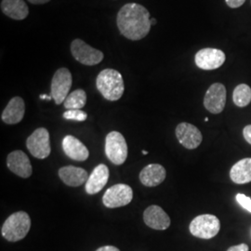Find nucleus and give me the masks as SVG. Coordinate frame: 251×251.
Segmentation results:
<instances>
[{
    "label": "nucleus",
    "mask_w": 251,
    "mask_h": 251,
    "mask_svg": "<svg viewBox=\"0 0 251 251\" xmlns=\"http://www.w3.org/2000/svg\"><path fill=\"white\" fill-rule=\"evenodd\" d=\"M117 25L120 34L129 40H141L151 29L150 13L144 6L136 3L124 5L117 14Z\"/></svg>",
    "instance_id": "obj_1"
},
{
    "label": "nucleus",
    "mask_w": 251,
    "mask_h": 251,
    "mask_svg": "<svg viewBox=\"0 0 251 251\" xmlns=\"http://www.w3.org/2000/svg\"><path fill=\"white\" fill-rule=\"evenodd\" d=\"M96 87L104 99L116 101L123 96L125 86L121 74L115 69H104L96 79Z\"/></svg>",
    "instance_id": "obj_2"
},
{
    "label": "nucleus",
    "mask_w": 251,
    "mask_h": 251,
    "mask_svg": "<svg viewBox=\"0 0 251 251\" xmlns=\"http://www.w3.org/2000/svg\"><path fill=\"white\" fill-rule=\"evenodd\" d=\"M30 228V216L25 211H18L5 221L1 227V234L9 242H17L26 236Z\"/></svg>",
    "instance_id": "obj_3"
},
{
    "label": "nucleus",
    "mask_w": 251,
    "mask_h": 251,
    "mask_svg": "<svg viewBox=\"0 0 251 251\" xmlns=\"http://www.w3.org/2000/svg\"><path fill=\"white\" fill-rule=\"evenodd\" d=\"M190 233L201 239H211L221 230V222L218 217L211 214H202L196 217L189 225Z\"/></svg>",
    "instance_id": "obj_4"
},
{
    "label": "nucleus",
    "mask_w": 251,
    "mask_h": 251,
    "mask_svg": "<svg viewBox=\"0 0 251 251\" xmlns=\"http://www.w3.org/2000/svg\"><path fill=\"white\" fill-rule=\"evenodd\" d=\"M105 154L115 165L124 164L127 157V144L124 136L118 131H112L105 138Z\"/></svg>",
    "instance_id": "obj_5"
},
{
    "label": "nucleus",
    "mask_w": 251,
    "mask_h": 251,
    "mask_svg": "<svg viewBox=\"0 0 251 251\" xmlns=\"http://www.w3.org/2000/svg\"><path fill=\"white\" fill-rule=\"evenodd\" d=\"M26 147L30 153L38 159H45L51 152L50 133L45 127L36 129L26 140Z\"/></svg>",
    "instance_id": "obj_6"
},
{
    "label": "nucleus",
    "mask_w": 251,
    "mask_h": 251,
    "mask_svg": "<svg viewBox=\"0 0 251 251\" xmlns=\"http://www.w3.org/2000/svg\"><path fill=\"white\" fill-rule=\"evenodd\" d=\"M133 198V191L127 184L118 183L106 190L102 203L108 208H117L128 205Z\"/></svg>",
    "instance_id": "obj_7"
},
{
    "label": "nucleus",
    "mask_w": 251,
    "mask_h": 251,
    "mask_svg": "<svg viewBox=\"0 0 251 251\" xmlns=\"http://www.w3.org/2000/svg\"><path fill=\"white\" fill-rule=\"evenodd\" d=\"M72 74L67 68H60L51 80V97L57 105L64 102L72 87Z\"/></svg>",
    "instance_id": "obj_8"
},
{
    "label": "nucleus",
    "mask_w": 251,
    "mask_h": 251,
    "mask_svg": "<svg viewBox=\"0 0 251 251\" xmlns=\"http://www.w3.org/2000/svg\"><path fill=\"white\" fill-rule=\"evenodd\" d=\"M71 53L77 62L87 66L98 64L104 57L100 50L90 47L78 38L75 39L71 43Z\"/></svg>",
    "instance_id": "obj_9"
},
{
    "label": "nucleus",
    "mask_w": 251,
    "mask_h": 251,
    "mask_svg": "<svg viewBox=\"0 0 251 251\" xmlns=\"http://www.w3.org/2000/svg\"><path fill=\"white\" fill-rule=\"evenodd\" d=\"M226 104V88L221 83L212 84L206 90L204 106L212 114H221Z\"/></svg>",
    "instance_id": "obj_10"
},
{
    "label": "nucleus",
    "mask_w": 251,
    "mask_h": 251,
    "mask_svg": "<svg viewBox=\"0 0 251 251\" xmlns=\"http://www.w3.org/2000/svg\"><path fill=\"white\" fill-rule=\"evenodd\" d=\"M225 52L221 50L206 48L196 54L195 62L198 68L208 71L220 68L225 63Z\"/></svg>",
    "instance_id": "obj_11"
},
{
    "label": "nucleus",
    "mask_w": 251,
    "mask_h": 251,
    "mask_svg": "<svg viewBox=\"0 0 251 251\" xmlns=\"http://www.w3.org/2000/svg\"><path fill=\"white\" fill-rule=\"evenodd\" d=\"M175 134L179 144L188 150L197 149L203 141L202 133L198 127L185 122L177 126Z\"/></svg>",
    "instance_id": "obj_12"
},
{
    "label": "nucleus",
    "mask_w": 251,
    "mask_h": 251,
    "mask_svg": "<svg viewBox=\"0 0 251 251\" xmlns=\"http://www.w3.org/2000/svg\"><path fill=\"white\" fill-rule=\"evenodd\" d=\"M7 166L9 171L19 177L26 179L33 173V168L25 152L16 150L10 152L7 158Z\"/></svg>",
    "instance_id": "obj_13"
},
{
    "label": "nucleus",
    "mask_w": 251,
    "mask_h": 251,
    "mask_svg": "<svg viewBox=\"0 0 251 251\" xmlns=\"http://www.w3.org/2000/svg\"><path fill=\"white\" fill-rule=\"evenodd\" d=\"M145 225L153 230L163 231L171 226V218L161 206L152 205L148 206L144 212Z\"/></svg>",
    "instance_id": "obj_14"
},
{
    "label": "nucleus",
    "mask_w": 251,
    "mask_h": 251,
    "mask_svg": "<svg viewBox=\"0 0 251 251\" xmlns=\"http://www.w3.org/2000/svg\"><path fill=\"white\" fill-rule=\"evenodd\" d=\"M62 145L64 153L73 160L82 162L86 161L89 158L90 152L88 148L72 135L65 136Z\"/></svg>",
    "instance_id": "obj_15"
},
{
    "label": "nucleus",
    "mask_w": 251,
    "mask_h": 251,
    "mask_svg": "<svg viewBox=\"0 0 251 251\" xmlns=\"http://www.w3.org/2000/svg\"><path fill=\"white\" fill-rule=\"evenodd\" d=\"M109 179V169L104 164L98 165L89 177L86 182L85 190L88 195H95L100 192L106 185Z\"/></svg>",
    "instance_id": "obj_16"
},
{
    "label": "nucleus",
    "mask_w": 251,
    "mask_h": 251,
    "mask_svg": "<svg viewBox=\"0 0 251 251\" xmlns=\"http://www.w3.org/2000/svg\"><path fill=\"white\" fill-rule=\"evenodd\" d=\"M167 171L160 164H150L140 172V180L146 187H155L165 180Z\"/></svg>",
    "instance_id": "obj_17"
},
{
    "label": "nucleus",
    "mask_w": 251,
    "mask_h": 251,
    "mask_svg": "<svg viewBox=\"0 0 251 251\" xmlns=\"http://www.w3.org/2000/svg\"><path fill=\"white\" fill-rule=\"evenodd\" d=\"M25 100L21 97H14L9 100L8 105L2 112L1 119L4 123L9 125L18 124L25 117Z\"/></svg>",
    "instance_id": "obj_18"
},
{
    "label": "nucleus",
    "mask_w": 251,
    "mask_h": 251,
    "mask_svg": "<svg viewBox=\"0 0 251 251\" xmlns=\"http://www.w3.org/2000/svg\"><path fill=\"white\" fill-rule=\"evenodd\" d=\"M59 177L63 183L71 187H78L89 179V174L87 171L82 168H77L74 166H66L59 170Z\"/></svg>",
    "instance_id": "obj_19"
},
{
    "label": "nucleus",
    "mask_w": 251,
    "mask_h": 251,
    "mask_svg": "<svg viewBox=\"0 0 251 251\" xmlns=\"http://www.w3.org/2000/svg\"><path fill=\"white\" fill-rule=\"evenodd\" d=\"M1 10L6 16L17 21L26 18L29 14V9L24 0H2Z\"/></svg>",
    "instance_id": "obj_20"
},
{
    "label": "nucleus",
    "mask_w": 251,
    "mask_h": 251,
    "mask_svg": "<svg viewBox=\"0 0 251 251\" xmlns=\"http://www.w3.org/2000/svg\"><path fill=\"white\" fill-rule=\"evenodd\" d=\"M230 178L236 184L251 182V157L236 162L230 171Z\"/></svg>",
    "instance_id": "obj_21"
},
{
    "label": "nucleus",
    "mask_w": 251,
    "mask_h": 251,
    "mask_svg": "<svg viewBox=\"0 0 251 251\" xmlns=\"http://www.w3.org/2000/svg\"><path fill=\"white\" fill-rule=\"evenodd\" d=\"M87 102V94L85 90H75L71 92L64 100L63 105L67 110H74L84 107Z\"/></svg>",
    "instance_id": "obj_22"
},
{
    "label": "nucleus",
    "mask_w": 251,
    "mask_h": 251,
    "mask_svg": "<svg viewBox=\"0 0 251 251\" xmlns=\"http://www.w3.org/2000/svg\"><path fill=\"white\" fill-rule=\"evenodd\" d=\"M233 103L238 107H246L251 101V89L247 84H240L233 90Z\"/></svg>",
    "instance_id": "obj_23"
},
{
    "label": "nucleus",
    "mask_w": 251,
    "mask_h": 251,
    "mask_svg": "<svg viewBox=\"0 0 251 251\" xmlns=\"http://www.w3.org/2000/svg\"><path fill=\"white\" fill-rule=\"evenodd\" d=\"M88 117L86 112L79 110V109H74V110H67L63 113V118L66 120H75V121H85Z\"/></svg>",
    "instance_id": "obj_24"
},
{
    "label": "nucleus",
    "mask_w": 251,
    "mask_h": 251,
    "mask_svg": "<svg viewBox=\"0 0 251 251\" xmlns=\"http://www.w3.org/2000/svg\"><path fill=\"white\" fill-rule=\"evenodd\" d=\"M236 201L240 206L244 207L246 210L251 213V198L247 197L244 194H237L236 195Z\"/></svg>",
    "instance_id": "obj_25"
},
{
    "label": "nucleus",
    "mask_w": 251,
    "mask_h": 251,
    "mask_svg": "<svg viewBox=\"0 0 251 251\" xmlns=\"http://www.w3.org/2000/svg\"><path fill=\"white\" fill-rule=\"evenodd\" d=\"M225 2L228 5V7L232 9H237L242 6L243 4L246 2V0H225Z\"/></svg>",
    "instance_id": "obj_26"
},
{
    "label": "nucleus",
    "mask_w": 251,
    "mask_h": 251,
    "mask_svg": "<svg viewBox=\"0 0 251 251\" xmlns=\"http://www.w3.org/2000/svg\"><path fill=\"white\" fill-rule=\"evenodd\" d=\"M227 251H250V248L247 244H240V245H236L233 246L231 248H229Z\"/></svg>",
    "instance_id": "obj_27"
},
{
    "label": "nucleus",
    "mask_w": 251,
    "mask_h": 251,
    "mask_svg": "<svg viewBox=\"0 0 251 251\" xmlns=\"http://www.w3.org/2000/svg\"><path fill=\"white\" fill-rule=\"evenodd\" d=\"M243 136L247 143L251 145V125L246 126L243 129Z\"/></svg>",
    "instance_id": "obj_28"
},
{
    "label": "nucleus",
    "mask_w": 251,
    "mask_h": 251,
    "mask_svg": "<svg viewBox=\"0 0 251 251\" xmlns=\"http://www.w3.org/2000/svg\"><path fill=\"white\" fill-rule=\"evenodd\" d=\"M96 251H120L116 247H113V246H104V247H101L99 248Z\"/></svg>",
    "instance_id": "obj_29"
},
{
    "label": "nucleus",
    "mask_w": 251,
    "mask_h": 251,
    "mask_svg": "<svg viewBox=\"0 0 251 251\" xmlns=\"http://www.w3.org/2000/svg\"><path fill=\"white\" fill-rule=\"evenodd\" d=\"M31 4H34V5H41V4H45L50 2V0H28Z\"/></svg>",
    "instance_id": "obj_30"
},
{
    "label": "nucleus",
    "mask_w": 251,
    "mask_h": 251,
    "mask_svg": "<svg viewBox=\"0 0 251 251\" xmlns=\"http://www.w3.org/2000/svg\"><path fill=\"white\" fill-rule=\"evenodd\" d=\"M40 98H41V99L49 100L52 99V97H50V96H48V95H41Z\"/></svg>",
    "instance_id": "obj_31"
},
{
    "label": "nucleus",
    "mask_w": 251,
    "mask_h": 251,
    "mask_svg": "<svg viewBox=\"0 0 251 251\" xmlns=\"http://www.w3.org/2000/svg\"><path fill=\"white\" fill-rule=\"evenodd\" d=\"M156 25V20L154 18L151 19V25Z\"/></svg>",
    "instance_id": "obj_32"
},
{
    "label": "nucleus",
    "mask_w": 251,
    "mask_h": 251,
    "mask_svg": "<svg viewBox=\"0 0 251 251\" xmlns=\"http://www.w3.org/2000/svg\"><path fill=\"white\" fill-rule=\"evenodd\" d=\"M143 153H144V154H147L148 152H147V151H143Z\"/></svg>",
    "instance_id": "obj_33"
},
{
    "label": "nucleus",
    "mask_w": 251,
    "mask_h": 251,
    "mask_svg": "<svg viewBox=\"0 0 251 251\" xmlns=\"http://www.w3.org/2000/svg\"><path fill=\"white\" fill-rule=\"evenodd\" d=\"M205 121H206V122H207V121H208V118H207V117H206V118H205Z\"/></svg>",
    "instance_id": "obj_34"
}]
</instances>
